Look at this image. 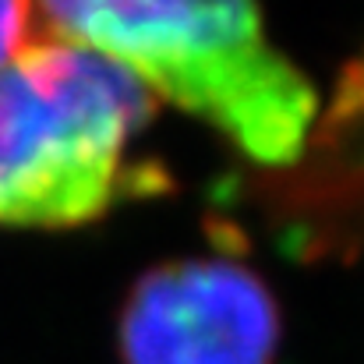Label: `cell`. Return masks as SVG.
<instances>
[{
    "label": "cell",
    "instance_id": "4",
    "mask_svg": "<svg viewBox=\"0 0 364 364\" xmlns=\"http://www.w3.org/2000/svg\"><path fill=\"white\" fill-rule=\"evenodd\" d=\"M36 4H0V71L36 43Z\"/></svg>",
    "mask_w": 364,
    "mask_h": 364
},
{
    "label": "cell",
    "instance_id": "2",
    "mask_svg": "<svg viewBox=\"0 0 364 364\" xmlns=\"http://www.w3.org/2000/svg\"><path fill=\"white\" fill-rule=\"evenodd\" d=\"M149 110L114 60L36 36L0 71V227H78L156 184L131 163Z\"/></svg>",
    "mask_w": 364,
    "mask_h": 364
},
{
    "label": "cell",
    "instance_id": "3",
    "mask_svg": "<svg viewBox=\"0 0 364 364\" xmlns=\"http://www.w3.org/2000/svg\"><path fill=\"white\" fill-rule=\"evenodd\" d=\"M279 311L241 262L188 258L149 272L124 311L127 364H272Z\"/></svg>",
    "mask_w": 364,
    "mask_h": 364
},
{
    "label": "cell",
    "instance_id": "1",
    "mask_svg": "<svg viewBox=\"0 0 364 364\" xmlns=\"http://www.w3.org/2000/svg\"><path fill=\"white\" fill-rule=\"evenodd\" d=\"M36 28L114 60L145 92L209 121L255 163H294L318 114L315 85L269 43L251 4H36Z\"/></svg>",
    "mask_w": 364,
    "mask_h": 364
}]
</instances>
